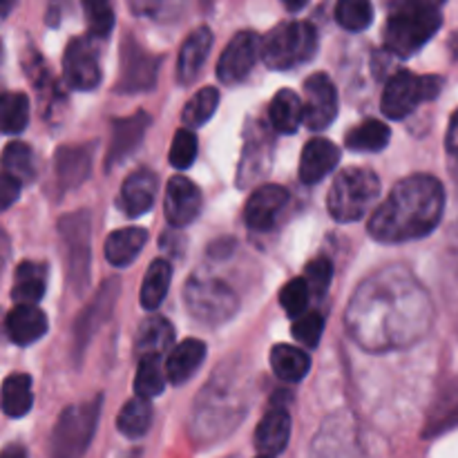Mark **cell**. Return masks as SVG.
<instances>
[{
    "label": "cell",
    "instance_id": "7c38bea8",
    "mask_svg": "<svg viewBox=\"0 0 458 458\" xmlns=\"http://www.w3.org/2000/svg\"><path fill=\"white\" fill-rule=\"evenodd\" d=\"M262 56V38L255 31H240L222 52L217 63V76L222 83H242L253 72L255 63Z\"/></svg>",
    "mask_w": 458,
    "mask_h": 458
},
{
    "label": "cell",
    "instance_id": "e0dca14e",
    "mask_svg": "<svg viewBox=\"0 0 458 458\" xmlns=\"http://www.w3.org/2000/svg\"><path fill=\"white\" fill-rule=\"evenodd\" d=\"M148 128H150L148 112H137V114L125 116V119H116L112 125V143L110 150H107L106 168H114L116 164L128 159L137 150L139 143L143 141Z\"/></svg>",
    "mask_w": 458,
    "mask_h": 458
},
{
    "label": "cell",
    "instance_id": "d590c367",
    "mask_svg": "<svg viewBox=\"0 0 458 458\" xmlns=\"http://www.w3.org/2000/svg\"><path fill=\"white\" fill-rule=\"evenodd\" d=\"M0 123L4 134H21L30 121V98L22 92H7L0 101Z\"/></svg>",
    "mask_w": 458,
    "mask_h": 458
},
{
    "label": "cell",
    "instance_id": "e575fe53",
    "mask_svg": "<svg viewBox=\"0 0 458 458\" xmlns=\"http://www.w3.org/2000/svg\"><path fill=\"white\" fill-rule=\"evenodd\" d=\"M165 378H168V374H165V369H161V358H139L137 376H134V392H137V396L143 398L159 396L165 389Z\"/></svg>",
    "mask_w": 458,
    "mask_h": 458
},
{
    "label": "cell",
    "instance_id": "83f0119b",
    "mask_svg": "<svg viewBox=\"0 0 458 458\" xmlns=\"http://www.w3.org/2000/svg\"><path fill=\"white\" fill-rule=\"evenodd\" d=\"M271 125L280 134H293L304 123V101L293 89H280L268 106Z\"/></svg>",
    "mask_w": 458,
    "mask_h": 458
},
{
    "label": "cell",
    "instance_id": "52a82bcc",
    "mask_svg": "<svg viewBox=\"0 0 458 458\" xmlns=\"http://www.w3.org/2000/svg\"><path fill=\"white\" fill-rule=\"evenodd\" d=\"M183 302L188 313L195 318L199 325L219 327L231 320L240 309L235 291L219 280L210 277L192 276L183 289Z\"/></svg>",
    "mask_w": 458,
    "mask_h": 458
},
{
    "label": "cell",
    "instance_id": "836d02e7",
    "mask_svg": "<svg viewBox=\"0 0 458 458\" xmlns=\"http://www.w3.org/2000/svg\"><path fill=\"white\" fill-rule=\"evenodd\" d=\"M268 134H253V137L246 139V146H244V159H242L240 165V183L246 186V182H255V179L262 177V173L267 168H271V141L264 143L259 148V143L267 139Z\"/></svg>",
    "mask_w": 458,
    "mask_h": 458
},
{
    "label": "cell",
    "instance_id": "7bdbcfd3",
    "mask_svg": "<svg viewBox=\"0 0 458 458\" xmlns=\"http://www.w3.org/2000/svg\"><path fill=\"white\" fill-rule=\"evenodd\" d=\"M458 420V387L447 389L441 401L434 407L432 416L428 419V429L425 437H437L445 428H452Z\"/></svg>",
    "mask_w": 458,
    "mask_h": 458
},
{
    "label": "cell",
    "instance_id": "d4e9b609",
    "mask_svg": "<svg viewBox=\"0 0 458 458\" xmlns=\"http://www.w3.org/2000/svg\"><path fill=\"white\" fill-rule=\"evenodd\" d=\"M206 358V344L197 338L182 340L165 360V374L173 385H183L192 378Z\"/></svg>",
    "mask_w": 458,
    "mask_h": 458
},
{
    "label": "cell",
    "instance_id": "7a4b0ae2",
    "mask_svg": "<svg viewBox=\"0 0 458 458\" xmlns=\"http://www.w3.org/2000/svg\"><path fill=\"white\" fill-rule=\"evenodd\" d=\"M445 210V188L432 174L401 179L369 219V235L383 244H403L434 233Z\"/></svg>",
    "mask_w": 458,
    "mask_h": 458
},
{
    "label": "cell",
    "instance_id": "f546056e",
    "mask_svg": "<svg viewBox=\"0 0 458 458\" xmlns=\"http://www.w3.org/2000/svg\"><path fill=\"white\" fill-rule=\"evenodd\" d=\"M170 282H173V267L168 264V259H155L148 267L146 277H143L141 307L148 309V311L159 309L165 295H168Z\"/></svg>",
    "mask_w": 458,
    "mask_h": 458
},
{
    "label": "cell",
    "instance_id": "5bb4252c",
    "mask_svg": "<svg viewBox=\"0 0 458 458\" xmlns=\"http://www.w3.org/2000/svg\"><path fill=\"white\" fill-rule=\"evenodd\" d=\"M165 219L173 228H183L195 222L201 213V192L183 174H174L165 186Z\"/></svg>",
    "mask_w": 458,
    "mask_h": 458
},
{
    "label": "cell",
    "instance_id": "4dcf8cb0",
    "mask_svg": "<svg viewBox=\"0 0 458 458\" xmlns=\"http://www.w3.org/2000/svg\"><path fill=\"white\" fill-rule=\"evenodd\" d=\"M34 405L31 376L12 374L3 383V411L9 419H22Z\"/></svg>",
    "mask_w": 458,
    "mask_h": 458
},
{
    "label": "cell",
    "instance_id": "6da1fadb",
    "mask_svg": "<svg viewBox=\"0 0 458 458\" xmlns=\"http://www.w3.org/2000/svg\"><path fill=\"white\" fill-rule=\"evenodd\" d=\"M432 304L405 268H387L353 295L347 325L353 340L371 352L405 347L428 331Z\"/></svg>",
    "mask_w": 458,
    "mask_h": 458
},
{
    "label": "cell",
    "instance_id": "8992f818",
    "mask_svg": "<svg viewBox=\"0 0 458 458\" xmlns=\"http://www.w3.org/2000/svg\"><path fill=\"white\" fill-rule=\"evenodd\" d=\"M318 49V31L311 22H280L262 40V61L271 70H293L311 61Z\"/></svg>",
    "mask_w": 458,
    "mask_h": 458
},
{
    "label": "cell",
    "instance_id": "7dc6e473",
    "mask_svg": "<svg viewBox=\"0 0 458 458\" xmlns=\"http://www.w3.org/2000/svg\"><path fill=\"white\" fill-rule=\"evenodd\" d=\"M21 186H22L21 179H16L9 173H3V179H0V208L7 210L9 206L18 199V195H21Z\"/></svg>",
    "mask_w": 458,
    "mask_h": 458
},
{
    "label": "cell",
    "instance_id": "816d5d0a",
    "mask_svg": "<svg viewBox=\"0 0 458 458\" xmlns=\"http://www.w3.org/2000/svg\"><path fill=\"white\" fill-rule=\"evenodd\" d=\"M12 7H13V0H4V7H3V13H4V16H7V13L12 12Z\"/></svg>",
    "mask_w": 458,
    "mask_h": 458
},
{
    "label": "cell",
    "instance_id": "d6a6232c",
    "mask_svg": "<svg viewBox=\"0 0 458 458\" xmlns=\"http://www.w3.org/2000/svg\"><path fill=\"white\" fill-rule=\"evenodd\" d=\"M389 139H392V130L387 123L367 119L365 123L349 130L347 148L353 152H380L383 148H387Z\"/></svg>",
    "mask_w": 458,
    "mask_h": 458
},
{
    "label": "cell",
    "instance_id": "5b68a950",
    "mask_svg": "<svg viewBox=\"0 0 458 458\" xmlns=\"http://www.w3.org/2000/svg\"><path fill=\"white\" fill-rule=\"evenodd\" d=\"M103 396L70 405L61 411L49 437V458H83L97 432Z\"/></svg>",
    "mask_w": 458,
    "mask_h": 458
},
{
    "label": "cell",
    "instance_id": "f5cc1de1",
    "mask_svg": "<svg viewBox=\"0 0 458 458\" xmlns=\"http://www.w3.org/2000/svg\"><path fill=\"white\" fill-rule=\"evenodd\" d=\"M425 3H429V4H437V7H441V4L445 3V0H425Z\"/></svg>",
    "mask_w": 458,
    "mask_h": 458
},
{
    "label": "cell",
    "instance_id": "277c9868",
    "mask_svg": "<svg viewBox=\"0 0 458 458\" xmlns=\"http://www.w3.org/2000/svg\"><path fill=\"white\" fill-rule=\"evenodd\" d=\"M380 195V179L369 168H344L334 179L327 206L335 222L352 224L374 208Z\"/></svg>",
    "mask_w": 458,
    "mask_h": 458
},
{
    "label": "cell",
    "instance_id": "4316f807",
    "mask_svg": "<svg viewBox=\"0 0 458 458\" xmlns=\"http://www.w3.org/2000/svg\"><path fill=\"white\" fill-rule=\"evenodd\" d=\"M47 289V267L43 262H22L13 273L12 298L16 304H38Z\"/></svg>",
    "mask_w": 458,
    "mask_h": 458
},
{
    "label": "cell",
    "instance_id": "681fc988",
    "mask_svg": "<svg viewBox=\"0 0 458 458\" xmlns=\"http://www.w3.org/2000/svg\"><path fill=\"white\" fill-rule=\"evenodd\" d=\"M3 458H27V450L22 445H18V443H12V445L4 447Z\"/></svg>",
    "mask_w": 458,
    "mask_h": 458
},
{
    "label": "cell",
    "instance_id": "4fadbf2b",
    "mask_svg": "<svg viewBox=\"0 0 458 458\" xmlns=\"http://www.w3.org/2000/svg\"><path fill=\"white\" fill-rule=\"evenodd\" d=\"M338 114V92L325 72H316L304 81V125L309 130L329 128Z\"/></svg>",
    "mask_w": 458,
    "mask_h": 458
},
{
    "label": "cell",
    "instance_id": "9a60e30c",
    "mask_svg": "<svg viewBox=\"0 0 458 458\" xmlns=\"http://www.w3.org/2000/svg\"><path fill=\"white\" fill-rule=\"evenodd\" d=\"M286 201H289V192H286V188L277 186V183H268V186L258 188L249 197V201H246V226L259 233L271 231L276 226L277 217L282 215V210H284Z\"/></svg>",
    "mask_w": 458,
    "mask_h": 458
},
{
    "label": "cell",
    "instance_id": "f35d334b",
    "mask_svg": "<svg viewBox=\"0 0 458 458\" xmlns=\"http://www.w3.org/2000/svg\"><path fill=\"white\" fill-rule=\"evenodd\" d=\"M3 173L13 174L16 179H21L22 183L31 182L36 174L34 168V152L27 143L22 141H12L7 143L3 152Z\"/></svg>",
    "mask_w": 458,
    "mask_h": 458
},
{
    "label": "cell",
    "instance_id": "9c48e42d",
    "mask_svg": "<svg viewBox=\"0 0 458 458\" xmlns=\"http://www.w3.org/2000/svg\"><path fill=\"white\" fill-rule=\"evenodd\" d=\"M58 233H61L63 253H65L67 273L70 282L74 284L76 293H83L85 284L89 280V259H92V226H89V215L79 210L74 215H65L58 222Z\"/></svg>",
    "mask_w": 458,
    "mask_h": 458
},
{
    "label": "cell",
    "instance_id": "cb8c5ba5",
    "mask_svg": "<svg viewBox=\"0 0 458 458\" xmlns=\"http://www.w3.org/2000/svg\"><path fill=\"white\" fill-rule=\"evenodd\" d=\"M174 343V329L165 318L150 316L141 322L134 338V352L139 358L155 356L161 358L164 353L170 352Z\"/></svg>",
    "mask_w": 458,
    "mask_h": 458
},
{
    "label": "cell",
    "instance_id": "ab89813d",
    "mask_svg": "<svg viewBox=\"0 0 458 458\" xmlns=\"http://www.w3.org/2000/svg\"><path fill=\"white\" fill-rule=\"evenodd\" d=\"M335 21L347 31H362L374 21L371 0H338L335 4Z\"/></svg>",
    "mask_w": 458,
    "mask_h": 458
},
{
    "label": "cell",
    "instance_id": "30bf717a",
    "mask_svg": "<svg viewBox=\"0 0 458 458\" xmlns=\"http://www.w3.org/2000/svg\"><path fill=\"white\" fill-rule=\"evenodd\" d=\"M94 36H76L67 43L65 56H63V76L72 89L89 92L101 83V63H98V49Z\"/></svg>",
    "mask_w": 458,
    "mask_h": 458
},
{
    "label": "cell",
    "instance_id": "484cf974",
    "mask_svg": "<svg viewBox=\"0 0 458 458\" xmlns=\"http://www.w3.org/2000/svg\"><path fill=\"white\" fill-rule=\"evenodd\" d=\"M148 242L146 228H119V231L110 233L106 240V259L112 267H130L139 253L143 250Z\"/></svg>",
    "mask_w": 458,
    "mask_h": 458
},
{
    "label": "cell",
    "instance_id": "ba28073f",
    "mask_svg": "<svg viewBox=\"0 0 458 458\" xmlns=\"http://www.w3.org/2000/svg\"><path fill=\"white\" fill-rule=\"evenodd\" d=\"M443 79L434 74H411V72H398L387 81L383 92V114L392 121H401L419 110L420 103L434 101L441 94Z\"/></svg>",
    "mask_w": 458,
    "mask_h": 458
},
{
    "label": "cell",
    "instance_id": "603a6c76",
    "mask_svg": "<svg viewBox=\"0 0 458 458\" xmlns=\"http://www.w3.org/2000/svg\"><path fill=\"white\" fill-rule=\"evenodd\" d=\"M92 173V148L63 146L56 150V177L63 191L81 186Z\"/></svg>",
    "mask_w": 458,
    "mask_h": 458
},
{
    "label": "cell",
    "instance_id": "8fae6325",
    "mask_svg": "<svg viewBox=\"0 0 458 458\" xmlns=\"http://www.w3.org/2000/svg\"><path fill=\"white\" fill-rule=\"evenodd\" d=\"M159 74V58L146 52L134 38H125L121 45V70L116 79V92L137 94L155 88Z\"/></svg>",
    "mask_w": 458,
    "mask_h": 458
},
{
    "label": "cell",
    "instance_id": "db71d44e",
    "mask_svg": "<svg viewBox=\"0 0 458 458\" xmlns=\"http://www.w3.org/2000/svg\"><path fill=\"white\" fill-rule=\"evenodd\" d=\"M258 458H273V456H267V454H259Z\"/></svg>",
    "mask_w": 458,
    "mask_h": 458
},
{
    "label": "cell",
    "instance_id": "b9f144b4",
    "mask_svg": "<svg viewBox=\"0 0 458 458\" xmlns=\"http://www.w3.org/2000/svg\"><path fill=\"white\" fill-rule=\"evenodd\" d=\"M311 286H309L307 277H295V280L286 282L280 291V304L291 318H300L302 313L309 311V302H311Z\"/></svg>",
    "mask_w": 458,
    "mask_h": 458
},
{
    "label": "cell",
    "instance_id": "ee69618b",
    "mask_svg": "<svg viewBox=\"0 0 458 458\" xmlns=\"http://www.w3.org/2000/svg\"><path fill=\"white\" fill-rule=\"evenodd\" d=\"M322 331H325V318L318 311H307L300 318H295L293 327H291V334L304 347L313 349L320 344Z\"/></svg>",
    "mask_w": 458,
    "mask_h": 458
},
{
    "label": "cell",
    "instance_id": "f1b7e54d",
    "mask_svg": "<svg viewBox=\"0 0 458 458\" xmlns=\"http://www.w3.org/2000/svg\"><path fill=\"white\" fill-rule=\"evenodd\" d=\"M271 367L284 383H300L311 369V358L304 349L291 344H276L271 349Z\"/></svg>",
    "mask_w": 458,
    "mask_h": 458
},
{
    "label": "cell",
    "instance_id": "60d3db41",
    "mask_svg": "<svg viewBox=\"0 0 458 458\" xmlns=\"http://www.w3.org/2000/svg\"><path fill=\"white\" fill-rule=\"evenodd\" d=\"M85 21H88L89 36L106 40L114 27V4L112 0H83Z\"/></svg>",
    "mask_w": 458,
    "mask_h": 458
},
{
    "label": "cell",
    "instance_id": "f6af8a7d",
    "mask_svg": "<svg viewBox=\"0 0 458 458\" xmlns=\"http://www.w3.org/2000/svg\"><path fill=\"white\" fill-rule=\"evenodd\" d=\"M197 159V139L191 128L179 130L170 146V164L177 170H188Z\"/></svg>",
    "mask_w": 458,
    "mask_h": 458
},
{
    "label": "cell",
    "instance_id": "d6986e66",
    "mask_svg": "<svg viewBox=\"0 0 458 458\" xmlns=\"http://www.w3.org/2000/svg\"><path fill=\"white\" fill-rule=\"evenodd\" d=\"M340 164V150L329 139H311L300 157V179L302 183H318L334 173Z\"/></svg>",
    "mask_w": 458,
    "mask_h": 458
},
{
    "label": "cell",
    "instance_id": "8d00e7d4",
    "mask_svg": "<svg viewBox=\"0 0 458 458\" xmlns=\"http://www.w3.org/2000/svg\"><path fill=\"white\" fill-rule=\"evenodd\" d=\"M128 4L134 16L155 22H174L186 12L188 0H128Z\"/></svg>",
    "mask_w": 458,
    "mask_h": 458
},
{
    "label": "cell",
    "instance_id": "3957f363",
    "mask_svg": "<svg viewBox=\"0 0 458 458\" xmlns=\"http://www.w3.org/2000/svg\"><path fill=\"white\" fill-rule=\"evenodd\" d=\"M443 16L437 4L425 0H396L385 25V45L394 56L410 58L432 38Z\"/></svg>",
    "mask_w": 458,
    "mask_h": 458
},
{
    "label": "cell",
    "instance_id": "ac0fdd59",
    "mask_svg": "<svg viewBox=\"0 0 458 458\" xmlns=\"http://www.w3.org/2000/svg\"><path fill=\"white\" fill-rule=\"evenodd\" d=\"M291 438V416L282 405H273L255 429V447L259 454L276 458L286 450Z\"/></svg>",
    "mask_w": 458,
    "mask_h": 458
},
{
    "label": "cell",
    "instance_id": "ffe728a7",
    "mask_svg": "<svg viewBox=\"0 0 458 458\" xmlns=\"http://www.w3.org/2000/svg\"><path fill=\"white\" fill-rule=\"evenodd\" d=\"M4 331L13 344L27 347L47 334V318L40 311L38 304H16L7 313Z\"/></svg>",
    "mask_w": 458,
    "mask_h": 458
},
{
    "label": "cell",
    "instance_id": "c3c4849f",
    "mask_svg": "<svg viewBox=\"0 0 458 458\" xmlns=\"http://www.w3.org/2000/svg\"><path fill=\"white\" fill-rule=\"evenodd\" d=\"M445 146L450 150L452 157L458 159V110L452 114L450 121V128H447V137H445Z\"/></svg>",
    "mask_w": 458,
    "mask_h": 458
},
{
    "label": "cell",
    "instance_id": "2e32d148",
    "mask_svg": "<svg viewBox=\"0 0 458 458\" xmlns=\"http://www.w3.org/2000/svg\"><path fill=\"white\" fill-rule=\"evenodd\" d=\"M116 295H119V282L110 280L107 284L101 286L97 295H94L92 302L85 307V311L81 313L79 320L74 327V340H76V356H81L85 349V344L89 343V338L94 335V331L103 325L106 320H110V313L114 309Z\"/></svg>",
    "mask_w": 458,
    "mask_h": 458
},
{
    "label": "cell",
    "instance_id": "1f68e13d",
    "mask_svg": "<svg viewBox=\"0 0 458 458\" xmlns=\"http://www.w3.org/2000/svg\"><path fill=\"white\" fill-rule=\"evenodd\" d=\"M152 425V405L150 398L137 396L132 401L125 403L121 407L119 416H116V428L123 437L128 438H141L143 434L150 429Z\"/></svg>",
    "mask_w": 458,
    "mask_h": 458
},
{
    "label": "cell",
    "instance_id": "bcb514c9",
    "mask_svg": "<svg viewBox=\"0 0 458 458\" xmlns=\"http://www.w3.org/2000/svg\"><path fill=\"white\" fill-rule=\"evenodd\" d=\"M309 286H311L313 295H325L329 291L331 280H334V264L329 258H316L307 264L304 271Z\"/></svg>",
    "mask_w": 458,
    "mask_h": 458
},
{
    "label": "cell",
    "instance_id": "7402d4cb",
    "mask_svg": "<svg viewBox=\"0 0 458 458\" xmlns=\"http://www.w3.org/2000/svg\"><path fill=\"white\" fill-rule=\"evenodd\" d=\"M157 177L152 170H137L121 186V206L128 217H141L155 206Z\"/></svg>",
    "mask_w": 458,
    "mask_h": 458
},
{
    "label": "cell",
    "instance_id": "f907efd6",
    "mask_svg": "<svg viewBox=\"0 0 458 458\" xmlns=\"http://www.w3.org/2000/svg\"><path fill=\"white\" fill-rule=\"evenodd\" d=\"M284 3V7L289 9V12H300V9H304L309 4V0H282Z\"/></svg>",
    "mask_w": 458,
    "mask_h": 458
},
{
    "label": "cell",
    "instance_id": "74e56055",
    "mask_svg": "<svg viewBox=\"0 0 458 458\" xmlns=\"http://www.w3.org/2000/svg\"><path fill=\"white\" fill-rule=\"evenodd\" d=\"M219 106V92L215 88H204L186 103L182 112V121L186 128H201L204 123H208L210 116L215 114Z\"/></svg>",
    "mask_w": 458,
    "mask_h": 458
},
{
    "label": "cell",
    "instance_id": "44dd1931",
    "mask_svg": "<svg viewBox=\"0 0 458 458\" xmlns=\"http://www.w3.org/2000/svg\"><path fill=\"white\" fill-rule=\"evenodd\" d=\"M210 47H213V31L208 27H197L179 49L177 58V81L182 85H191L199 76L206 58H208Z\"/></svg>",
    "mask_w": 458,
    "mask_h": 458
}]
</instances>
